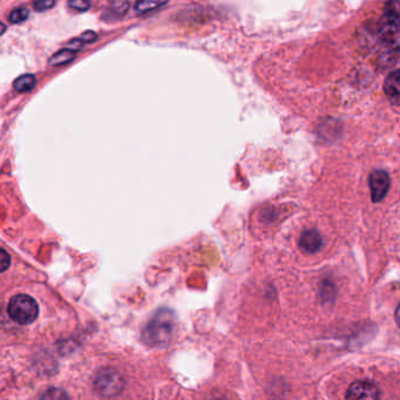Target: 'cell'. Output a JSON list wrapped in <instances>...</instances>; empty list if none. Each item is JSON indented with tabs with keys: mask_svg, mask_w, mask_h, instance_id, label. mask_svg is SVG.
Listing matches in <instances>:
<instances>
[{
	"mask_svg": "<svg viewBox=\"0 0 400 400\" xmlns=\"http://www.w3.org/2000/svg\"><path fill=\"white\" fill-rule=\"evenodd\" d=\"M174 329V316L167 309L160 310L149 322L143 330V337L145 344L159 347L169 341Z\"/></svg>",
	"mask_w": 400,
	"mask_h": 400,
	"instance_id": "1",
	"label": "cell"
},
{
	"mask_svg": "<svg viewBox=\"0 0 400 400\" xmlns=\"http://www.w3.org/2000/svg\"><path fill=\"white\" fill-rule=\"evenodd\" d=\"M381 38L387 46L398 52L399 47V4L389 3L384 11L381 27Z\"/></svg>",
	"mask_w": 400,
	"mask_h": 400,
	"instance_id": "2",
	"label": "cell"
},
{
	"mask_svg": "<svg viewBox=\"0 0 400 400\" xmlns=\"http://www.w3.org/2000/svg\"><path fill=\"white\" fill-rule=\"evenodd\" d=\"M9 314L18 324H31L38 317L39 308L36 302L31 296L17 294L10 301Z\"/></svg>",
	"mask_w": 400,
	"mask_h": 400,
	"instance_id": "3",
	"label": "cell"
},
{
	"mask_svg": "<svg viewBox=\"0 0 400 400\" xmlns=\"http://www.w3.org/2000/svg\"><path fill=\"white\" fill-rule=\"evenodd\" d=\"M391 180L389 173L383 169H377L371 173L369 176V187H370L371 199L372 201L381 202L390 190Z\"/></svg>",
	"mask_w": 400,
	"mask_h": 400,
	"instance_id": "4",
	"label": "cell"
},
{
	"mask_svg": "<svg viewBox=\"0 0 400 400\" xmlns=\"http://www.w3.org/2000/svg\"><path fill=\"white\" fill-rule=\"evenodd\" d=\"M347 400H379V390L370 381H356L349 387Z\"/></svg>",
	"mask_w": 400,
	"mask_h": 400,
	"instance_id": "5",
	"label": "cell"
},
{
	"mask_svg": "<svg viewBox=\"0 0 400 400\" xmlns=\"http://www.w3.org/2000/svg\"><path fill=\"white\" fill-rule=\"evenodd\" d=\"M96 384L98 391L106 396L116 394L123 386V381L116 372H103L96 379Z\"/></svg>",
	"mask_w": 400,
	"mask_h": 400,
	"instance_id": "6",
	"label": "cell"
},
{
	"mask_svg": "<svg viewBox=\"0 0 400 400\" xmlns=\"http://www.w3.org/2000/svg\"><path fill=\"white\" fill-rule=\"evenodd\" d=\"M322 245H323L322 236L314 229L302 232L301 237H299V247L304 252L314 254L321 249Z\"/></svg>",
	"mask_w": 400,
	"mask_h": 400,
	"instance_id": "7",
	"label": "cell"
},
{
	"mask_svg": "<svg viewBox=\"0 0 400 400\" xmlns=\"http://www.w3.org/2000/svg\"><path fill=\"white\" fill-rule=\"evenodd\" d=\"M384 91L391 103L397 106L399 103L400 96V76L397 68L387 76L385 83H384Z\"/></svg>",
	"mask_w": 400,
	"mask_h": 400,
	"instance_id": "8",
	"label": "cell"
},
{
	"mask_svg": "<svg viewBox=\"0 0 400 400\" xmlns=\"http://www.w3.org/2000/svg\"><path fill=\"white\" fill-rule=\"evenodd\" d=\"M36 85V78L32 74H25V76H19L14 81V90L17 92H27L32 90Z\"/></svg>",
	"mask_w": 400,
	"mask_h": 400,
	"instance_id": "9",
	"label": "cell"
},
{
	"mask_svg": "<svg viewBox=\"0 0 400 400\" xmlns=\"http://www.w3.org/2000/svg\"><path fill=\"white\" fill-rule=\"evenodd\" d=\"M74 59V52L70 50H61L54 54L50 59L51 66H61L63 63H70Z\"/></svg>",
	"mask_w": 400,
	"mask_h": 400,
	"instance_id": "10",
	"label": "cell"
},
{
	"mask_svg": "<svg viewBox=\"0 0 400 400\" xmlns=\"http://www.w3.org/2000/svg\"><path fill=\"white\" fill-rule=\"evenodd\" d=\"M165 4H167L165 1H152V0L139 1V3L135 4V11L140 14H147V12L156 10L159 7L165 6Z\"/></svg>",
	"mask_w": 400,
	"mask_h": 400,
	"instance_id": "11",
	"label": "cell"
},
{
	"mask_svg": "<svg viewBox=\"0 0 400 400\" xmlns=\"http://www.w3.org/2000/svg\"><path fill=\"white\" fill-rule=\"evenodd\" d=\"M39 400H68V396L61 389H50L41 396Z\"/></svg>",
	"mask_w": 400,
	"mask_h": 400,
	"instance_id": "12",
	"label": "cell"
},
{
	"mask_svg": "<svg viewBox=\"0 0 400 400\" xmlns=\"http://www.w3.org/2000/svg\"><path fill=\"white\" fill-rule=\"evenodd\" d=\"M30 16V11L27 9H16L10 14V21L14 24L23 23Z\"/></svg>",
	"mask_w": 400,
	"mask_h": 400,
	"instance_id": "13",
	"label": "cell"
},
{
	"mask_svg": "<svg viewBox=\"0 0 400 400\" xmlns=\"http://www.w3.org/2000/svg\"><path fill=\"white\" fill-rule=\"evenodd\" d=\"M127 9H128V3H123V1H116V3L112 4V11L113 14H116V16H123V14H126Z\"/></svg>",
	"mask_w": 400,
	"mask_h": 400,
	"instance_id": "14",
	"label": "cell"
},
{
	"mask_svg": "<svg viewBox=\"0 0 400 400\" xmlns=\"http://www.w3.org/2000/svg\"><path fill=\"white\" fill-rule=\"evenodd\" d=\"M11 265L10 255L7 254L4 249H0V272H5Z\"/></svg>",
	"mask_w": 400,
	"mask_h": 400,
	"instance_id": "15",
	"label": "cell"
},
{
	"mask_svg": "<svg viewBox=\"0 0 400 400\" xmlns=\"http://www.w3.org/2000/svg\"><path fill=\"white\" fill-rule=\"evenodd\" d=\"M68 6L72 7L74 10L80 11V12H85V11H88L91 4L88 1H83V0H73L68 3Z\"/></svg>",
	"mask_w": 400,
	"mask_h": 400,
	"instance_id": "16",
	"label": "cell"
},
{
	"mask_svg": "<svg viewBox=\"0 0 400 400\" xmlns=\"http://www.w3.org/2000/svg\"><path fill=\"white\" fill-rule=\"evenodd\" d=\"M54 5H56V3L52 1V0H39V1L34 3V10L40 11V12L48 10L51 7H53Z\"/></svg>",
	"mask_w": 400,
	"mask_h": 400,
	"instance_id": "17",
	"label": "cell"
},
{
	"mask_svg": "<svg viewBox=\"0 0 400 400\" xmlns=\"http://www.w3.org/2000/svg\"><path fill=\"white\" fill-rule=\"evenodd\" d=\"M80 40L83 43H93V41L96 40V34L92 32V31H87L86 34H83V36H80Z\"/></svg>",
	"mask_w": 400,
	"mask_h": 400,
	"instance_id": "18",
	"label": "cell"
},
{
	"mask_svg": "<svg viewBox=\"0 0 400 400\" xmlns=\"http://www.w3.org/2000/svg\"><path fill=\"white\" fill-rule=\"evenodd\" d=\"M83 46V41H81V40H72V41H71V43H68V45H67V50L72 51L73 52V51L80 50V48H81V47Z\"/></svg>",
	"mask_w": 400,
	"mask_h": 400,
	"instance_id": "19",
	"label": "cell"
},
{
	"mask_svg": "<svg viewBox=\"0 0 400 400\" xmlns=\"http://www.w3.org/2000/svg\"><path fill=\"white\" fill-rule=\"evenodd\" d=\"M5 31H6V26H5L4 24L0 23V36H1Z\"/></svg>",
	"mask_w": 400,
	"mask_h": 400,
	"instance_id": "20",
	"label": "cell"
}]
</instances>
